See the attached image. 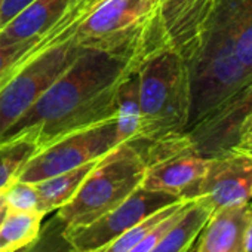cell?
<instances>
[{
	"instance_id": "1",
	"label": "cell",
	"mask_w": 252,
	"mask_h": 252,
	"mask_svg": "<svg viewBox=\"0 0 252 252\" xmlns=\"http://www.w3.org/2000/svg\"><path fill=\"white\" fill-rule=\"evenodd\" d=\"M132 67L123 58L82 51L76 61L0 137V143L29 138L40 149L114 120L116 94Z\"/></svg>"
},
{
	"instance_id": "2",
	"label": "cell",
	"mask_w": 252,
	"mask_h": 252,
	"mask_svg": "<svg viewBox=\"0 0 252 252\" xmlns=\"http://www.w3.org/2000/svg\"><path fill=\"white\" fill-rule=\"evenodd\" d=\"M190 79L186 131L252 80V0H215Z\"/></svg>"
},
{
	"instance_id": "3",
	"label": "cell",
	"mask_w": 252,
	"mask_h": 252,
	"mask_svg": "<svg viewBox=\"0 0 252 252\" xmlns=\"http://www.w3.org/2000/svg\"><path fill=\"white\" fill-rule=\"evenodd\" d=\"M138 71L140 138L158 140L187 129L191 105L190 61L177 51L146 58Z\"/></svg>"
},
{
	"instance_id": "4",
	"label": "cell",
	"mask_w": 252,
	"mask_h": 252,
	"mask_svg": "<svg viewBox=\"0 0 252 252\" xmlns=\"http://www.w3.org/2000/svg\"><path fill=\"white\" fill-rule=\"evenodd\" d=\"M146 168L143 155L134 143L114 147L96 160L76 194L57 211V215L67 228L94 222L141 186Z\"/></svg>"
},
{
	"instance_id": "5",
	"label": "cell",
	"mask_w": 252,
	"mask_h": 252,
	"mask_svg": "<svg viewBox=\"0 0 252 252\" xmlns=\"http://www.w3.org/2000/svg\"><path fill=\"white\" fill-rule=\"evenodd\" d=\"M156 5L155 0H98L79 24L74 42L85 51L111 54L129 64L134 45Z\"/></svg>"
},
{
	"instance_id": "6",
	"label": "cell",
	"mask_w": 252,
	"mask_h": 252,
	"mask_svg": "<svg viewBox=\"0 0 252 252\" xmlns=\"http://www.w3.org/2000/svg\"><path fill=\"white\" fill-rule=\"evenodd\" d=\"M82 51L74 37L60 43L32 61L0 91V137L29 111Z\"/></svg>"
},
{
	"instance_id": "7",
	"label": "cell",
	"mask_w": 252,
	"mask_h": 252,
	"mask_svg": "<svg viewBox=\"0 0 252 252\" xmlns=\"http://www.w3.org/2000/svg\"><path fill=\"white\" fill-rule=\"evenodd\" d=\"M116 146L114 120L67 135L40 149L21 169L17 180L39 183L57 174L95 162Z\"/></svg>"
},
{
	"instance_id": "8",
	"label": "cell",
	"mask_w": 252,
	"mask_h": 252,
	"mask_svg": "<svg viewBox=\"0 0 252 252\" xmlns=\"http://www.w3.org/2000/svg\"><path fill=\"white\" fill-rule=\"evenodd\" d=\"M181 200L177 196L138 187L120 205L91 224L67 228L65 237L77 252H98L158 211Z\"/></svg>"
},
{
	"instance_id": "9",
	"label": "cell",
	"mask_w": 252,
	"mask_h": 252,
	"mask_svg": "<svg viewBox=\"0 0 252 252\" xmlns=\"http://www.w3.org/2000/svg\"><path fill=\"white\" fill-rule=\"evenodd\" d=\"M252 114V80L220 104L202 122L186 131L193 150L202 158H215L233 150L239 132Z\"/></svg>"
},
{
	"instance_id": "10",
	"label": "cell",
	"mask_w": 252,
	"mask_h": 252,
	"mask_svg": "<svg viewBox=\"0 0 252 252\" xmlns=\"http://www.w3.org/2000/svg\"><path fill=\"white\" fill-rule=\"evenodd\" d=\"M252 156L233 149L209 158L208 169L191 199L205 200L212 211L252 199Z\"/></svg>"
},
{
	"instance_id": "11",
	"label": "cell",
	"mask_w": 252,
	"mask_h": 252,
	"mask_svg": "<svg viewBox=\"0 0 252 252\" xmlns=\"http://www.w3.org/2000/svg\"><path fill=\"white\" fill-rule=\"evenodd\" d=\"M96 2L98 0H83L64 20H61L42 36L0 45V91L43 52L73 39L79 24Z\"/></svg>"
},
{
	"instance_id": "12",
	"label": "cell",
	"mask_w": 252,
	"mask_h": 252,
	"mask_svg": "<svg viewBox=\"0 0 252 252\" xmlns=\"http://www.w3.org/2000/svg\"><path fill=\"white\" fill-rule=\"evenodd\" d=\"M252 205H228L212 211L199 234L196 252H248L246 239Z\"/></svg>"
},
{
	"instance_id": "13",
	"label": "cell",
	"mask_w": 252,
	"mask_h": 252,
	"mask_svg": "<svg viewBox=\"0 0 252 252\" xmlns=\"http://www.w3.org/2000/svg\"><path fill=\"white\" fill-rule=\"evenodd\" d=\"M82 2L83 0H34L17 18L0 30V45L42 36Z\"/></svg>"
},
{
	"instance_id": "14",
	"label": "cell",
	"mask_w": 252,
	"mask_h": 252,
	"mask_svg": "<svg viewBox=\"0 0 252 252\" xmlns=\"http://www.w3.org/2000/svg\"><path fill=\"white\" fill-rule=\"evenodd\" d=\"M211 214L212 208L205 200L193 199L152 252H190Z\"/></svg>"
},
{
	"instance_id": "15",
	"label": "cell",
	"mask_w": 252,
	"mask_h": 252,
	"mask_svg": "<svg viewBox=\"0 0 252 252\" xmlns=\"http://www.w3.org/2000/svg\"><path fill=\"white\" fill-rule=\"evenodd\" d=\"M140 117L138 71L132 68L123 76L116 94V146L140 138Z\"/></svg>"
},
{
	"instance_id": "16",
	"label": "cell",
	"mask_w": 252,
	"mask_h": 252,
	"mask_svg": "<svg viewBox=\"0 0 252 252\" xmlns=\"http://www.w3.org/2000/svg\"><path fill=\"white\" fill-rule=\"evenodd\" d=\"M95 163L96 160L82 165L79 168L57 174L54 177L45 178L39 183H34L37 193H39V200H40L39 211L46 217L48 214L58 211L65 203H68Z\"/></svg>"
},
{
	"instance_id": "17",
	"label": "cell",
	"mask_w": 252,
	"mask_h": 252,
	"mask_svg": "<svg viewBox=\"0 0 252 252\" xmlns=\"http://www.w3.org/2000/svg\"><path fill=\"white\" fill-rule=\"evenodd\" d=\"M42 212L9 211L0 225V252H18L29 246L40 233Z\"/></svg>"
},
{
	"instance_id": "18",
	"label": "cell",
	"mask_w": 252,
	"mask_h": 252,
	"mask_svg": "<svg viewBox=\"0 0 252 252\" xmlns=\"http://www.w3.org/2000/svg\"><path fill=\"white\" fill-rule=\"evenodd\" d=\"M37 152L36 143L24 137L0 143V191L18 178L24 165Z\"/></svg>"
},
{
	"instance_id": "19",
	"label": "cell",
	"mask_w": 252,
	"mask_h": 252,
	"mask_svg": "<svg viewBox=\"0 0 252 252\" xmlns=\"http://www.w3.org/2000/svg\"><path fill=\"white\" fill-rule=\"evenodd\" d=\"M184 200L189 199H181L169 206H165L163 209L158 211L156 214L150 215L149 218L143 220L141 222H138L137 225H134L132 228H129L128 231H125L123 234H120L117 239H114L111 243H108L105 248H102L98 252H129L135 245H138L160 221H163L168 215H171L175 209H178Z\"/></svg>"
},
{
	"instance_id": "20",
	"label": "cell",
	"mask_w": 252,
	"mask_h": 252,
	"mask_svg": "<svg viewBox=\"0 0 252 252\" xmlns=\"http://www.w3.org/2000/svg\"><path fill=\"white\" fill-rule=\"evenodd\" d=\"M67 224L55 214L45 225L39 236L21 252H71L73 246L65 237Z\"/></svg>"
},
{
	"instance_id": "21",
	"label": "cell",
	"mask_w": 252,
	"mask_h": 252,
	"mask_svg": "<svg viewBox=\"0 0 252 252\" xmlns=\"http://www.w3.org/2000/svg\"><path fill=\"white\" fill-rule=\"evenodd\" d=\"M3 197H5L6 208L9 211L40 212L39 211L40 200L34 183L15 180L3 190Z\"/></svg>"
},
{
	"instance_id": "22",
	"label": "cell",
	"mask_w": 252,
	"mask_h": 252,
	"mask_svg": "<svg viewBox=\"0 0 252 252\" xmlns=\"http://www.w3.org/2000/svg\"><path fill=\"white\" fill-rule=\"evenodd\" d=\"M193 200V199H191ZM191 200H184V203L178 208V209H175L171 215H168L163 221H160L138 245H135L129 252H152V249L156 246V243L159 242V239L171 228V225L183 215V212L187 209V206L190 205V202Z\"/></svg>"
},
{
	"instance_id": "23",
	"label": "cell",
	"mask_w": 252,
	"mask_h": 252,
	"mask_svg": "<svg viewBox=\"0 0 252 252\" xmlns=\"http://www.w3.org/2000/svg\"><path fill=\"white\" fill-rule=\"evenodd\" d=\"M34 0H0V30L17 18Z\"/></svg>"
},
{
	"instance_id": "24",
	"label": "cell",
	"mask_w": 252,
	"mask_h": 252,
	"mask_svg": "<svg viewBox=\"0 0 252 252\" xmlns=\"http://www.w3.org/2000/svg\"><path fill=\"white\" fill-rule=\"evenodd\" d=\"M237 150H242L248 155L252 156V135H246V137H242L237 143V146L234 147Z\"/></svg>"
},
{
	"instance_id": "25",
	"label": "cell",
	"mask_w": 252,
	"mask_h": 252,
	"mask_svg": "<svg viewBox=\"0 0 252 252\" xmlns=\"http://www.w3.org/2000/svg\"><path fill=\"white\" fill-rule=\"evenodd\" d=\"M246 135H252V114L245 120V123L242 125L240 128V132H239V140L242 137H246Z\"/></svg>"
},
{
	"instance_id": "26",
	"label": "cell",
	"mask_w": 252,
	"mask_h": 252,
	"mask_svg": "<svg viewBox=\"0 0 252 252\" xmlns=\"http://www.w3.org/2000/svg\"><path fill=\"white\" fill-rule=\"evenodd\" d=\"M246 251H248V252H252V214H251V221H249V227H248Z\"/></svg>"
},
{
	"instance_id": "27",
	"label": "cell",
	"mask_w": 252,
	"mask_h": 252,
	"mask_svg": "<svg viewBox=\"0 0 252 252\" xmlns=\"http://www.w3.org/2000/svg\"><path fill=\"white\" fill-rule=\"evenodd\" d=\"M6 212H8V208H6V203H5V200H3V203L0 205V225H2V222H3V220H5Z\"/></svg>"
},
{
	"instance_id": "28",
	"label": "cell",
	"mask_w": 252,
	"mask_h": 252,
	"mask_svg": "<svg viewBox=\"0 0 252 252\" xmlns=\"http://www.w3.org/2000/svg\"><path fill=\"white\" fill-rule=\"evenodd\" d=\"M3 200H5V197H3V191H0V205L3 203Z\"/></svg>"
},
{
	"instance_id": "29",
	"label": "cell",
	"mask_w": 252,
	"mask_h": 252,
	"mask_svg": "<svg viewBox=\"0 0 252 252\" xmlns=\"http://www.w3.org/2000/svg\"><path fill=\"white\" fill-rule=\"evenodd\" d=\"M155 2H156V3H159V2H163V0H155Z\"/></svg>"
},
{
	"instance_id": "30",
	"label": "cell",
	"mask_w": 252,
	"mask_h": 252,
	"mask_svg": "<svg viewBox=\"0 0 252 252\" xmlns=\"http://www.w3.org/2000/svg\"><path fill=\"white\" fill-rule=\"evenodd\" d=\"M71 252H77V251H74V249H73V251H71Z\"/></svg>"
},
{
	"instance_id": "31",
	"label": "cell",
	"mask_w": 252,
	"mask_h": 252,
	"mask_svg": "<svg viewBox=\"0 0 252 252\" xmlns=\"http://www.w3.org/2000/svg\"><path fill=\"white\" fill-rule=\"evenodd\" d=\"M21 251H23V249H21ZM21 251H18V252H21Z\"/></svg>"
},
{
	"instance_id": "32",
	"label": "cell",
	"mask_w": 252,
	"mask_h": 252,
	"mask_svg": "<svg viewBox=\"0 0 252 252\" xmlns=\"http://www.w3.org/2000/svg\"><path fill=\"white\" fill-rule=\"evenodd\" d=\"M251 194H252V191H251Z\"/></svg>"
}]
</instances>
